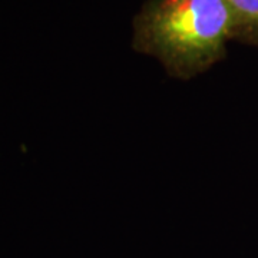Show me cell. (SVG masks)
Instances as JSON below:
<instances>
[{
    "label": "cell",
    "instance_id": "cell-1",
    "mask_svg": "<svg viewBox=\"0 0 258 258\" xmlns=\"http://www.w3.org/2000/svg\"><path fill=\"white\" fill-rule=\"evenodd\" d=\"M232 39L227 0H145L134 19V49L157 59L178 79L211 69Z\"/></svg>",
    "mask_w": 258,
    "mask_h": 258
},
{
    "label": "cell",
    "instance_id": "cell-2",
    "mask_svg": "<svg viewBox=\"0 0 258 258\" xmlns=\"http://www.w3.org/2000/svg\"><path fill=\"white\" fill-rule=\"evenodd\" d=\"M234 22V39L258 46V0H227Z\"/></svg>",
    "mask_w": 258,
    "mask_h": 258
}]
</instances>
